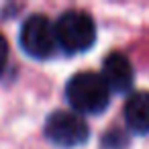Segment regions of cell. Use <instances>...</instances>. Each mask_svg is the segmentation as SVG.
<instances>
[{
  "instance_id": "8992f818",
  "label": "cell",
  "mask_w": 149,
  "mask_h": 149,
  "mask_svg": "<svg viewBox=\"0 0 149 149\" xmlns=\"http://www.w3.org/2000/svg\"><path fill=\"white\" fill-rule=\"evenodd\" d=\"M125 120L133 133H149V92L131 94V98L125 104Z\"/></svg>"
},
{
  "instance_id": "277c9868",
  "label": "cell",
  "mask_w": 149,
  "mask_h": 149,
  "mask_svg": "<svg viewBox=\"0 0 149 149\" xmlns=\"http://www.w3.org/2000/svg\"><path fill=\"white\" fill-rule=\"evenodd\" d=\"M88 135L90 129L80 114L57 110L45 120V137L61 149H74L84 145L88 141Z\"/></svg>"
},
{
  "instance_id": "52a82bcc",
  "label": "cell",
  "mask_w": 149,
  "mask_h": 149,
  "mask_svg": "<svg viewBox=\"0 0 149 149\" xmlns=\"http://www.w3.org/2000/svg\"><path fill=\"white\" fill-rule=\"evenodd\" d=\"M6 59H8V43H6V39L0 35V74L4 72V68H6Z\"/></svg>"
},
{
  "instance_id": "7a4b0ae2",
  "label": "cell",
  "mask_w": 149,
  "mask_h": 149,
  "mask_svg": "<svg viewBox=\"0 0 149 149\" xmlns=\"http://www.w3.org/2000/svg\"><path fill=\"white\" fill-rule=\"evenodd\" d=\"M57 45L65 53L88 51L96 41V27L90 15L82 10H68L55 23Z\"/></svg>"
},
{
  "instance_id": "3957f363",
  "label": "cell",
  "mask_w": 149,
  "mask_h": 149,
  "mask_svg": "<svg viewBox=\"0 0 149 149\" xmlns=\"http://www.w3.org/2000/svg\"><path fill=\"white\" fill-rule=\"evenodd\" d=\"M19 43L27 55L35 59H49L57 49L55 25L43 15H33L21 27Z\"/></svg>"
},
{
  "instance_id": "5b68a950",
  "label": "cell",
  "mask_w": 149,
  "mask_h": 149,
  "mask_svg": "<svg viewBox=\"0 0 149 149\" xmlns=\"http://www.w3.org/2000/svg\"><path fill=\"white\" fill-rule=\"evenodd\" d=\"M102 80L108 86L110 92L116 94H127L133 88V80H135V72L133 65L129 61V57L125 53H110L106 55L104 63H102Z\"/></svg>"
},
{
  "instance_id": "6da1fadb",
  "label": "cell",
  "mask_w": 149,
  "mask_h": 149,
  "mask_svg": "<svg viewBox=\"0 0 149 149\" xmlns=\"http://www.w3.org/2000/svg\"><path fill=\"white\" fill-rule=\"evenodd\" d=\"M65 98L70 106L82 114H100L110 102V90L104 84L102 76L82 72L68 82Z\"/></svg>"
}]
</instances>
